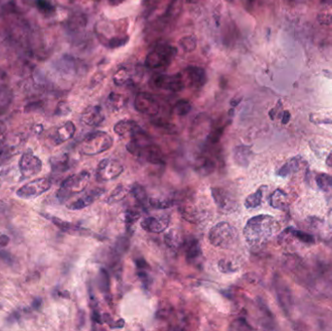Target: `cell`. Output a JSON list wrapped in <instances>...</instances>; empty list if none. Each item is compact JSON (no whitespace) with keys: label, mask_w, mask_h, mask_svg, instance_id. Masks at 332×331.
Here are the masks:
<instances>
[{"label":"cell","mask_w":332,"mask_h":331,"mask_svg":"<svg viewBox=\"0 0 332 331\" xmlns=\"http://www.w3.org/2000/svg\"><path fill=\"white\" fill-rule=\"evenodd\" d=\"M45 218L51 220V221L55 224L56 227H58L61 231L69 233V234H79V235H88L90 234V231L88 229L82 228L76 224L70 223L68 221H63L59 218L56 217H49L46 215H43Z\"/></svg>","instance_id":"cell-19"},{"label":"cell","mask_w":332,"mask_h":331,"mask_svg":"<svg viewBox=\"0 0 332 331\" xmlns=\"http://www.w3.org/2000/svg\"><path fill=\"white\" fill-rule=\"evenodd\" d=\"M300 166H301V158L299 156H295V157L289 159L277 171L276 174L279 177L286 178V177H289L292 174L296 173L300 169Z\"/></svg>","instance_id":"cell-25"},{"label":"cell","mask_w":332,"mask_h":331,"mask_svg":"<svg viewBox=\"0 0 332 331\" xmlns=\"http://www.w3.org/2000/svg\"><path fill=\"white\" fill-rule=\"evenodd\" d=\"M179 212L184 220L192 223H196L199 220L198 211L192 205H184L179 207Z\"/></svg>","instance_id":"cell-29"},{"label":"cell","mask_w":332,"mask_h":331,"mask_svg":"<svg viewBox=\"0 0 332 331\" xmlns=\"http://www.w3.org/2000/svg\"><path fill=\"white\" fill-rule=\"evenodd\" d=\"M109 327L112 328V329H115V328H122L125 326V320L124 319H119L117 321H112L110 324H108Z\"/></svg>","instance_id":"cell-49"},{"label":"cell","mask_w":332,"mask_h":331,"mask_svg":"<svg viewBox=\"0 0 332 331\" xmlns=\"http://www.w3.org/2000/svg\"><path fill=\"white\" fill-rule=\"evenodd\" d=\"M287 194L282 190H276L270 196V205L275 209L286 210L288 206Z\"/></svg>","instance_id":"cell-28"},{"label":"cell","mask_w":332,"mask_h":331,"mask_svg":"<svg viewBox=\"0 0 332 331\" xmlns=\"http://www.w3.org/2000/svg\"><path fill=\"white\" fill-rule=\"evenodd\" d=\"M149 206L153 209H167L172 207L175 204L174 200L164 199V198H151L149 197Z\"/></svg>","instance_id":"cell-36"},{"label":"cell","mask_w":332,"mask_h":331,"mask_svg":"<svg viewBox=\"0 0 332 331\" xmlns=\"http://www.w3.org/2000/svg\"><path fill=\"white\" fill-rule=\"evenodd\" d=\"M114 140L107 132L96 131L84 138L80 151L86 155H96L106 152L112 148Z\"/></svg>","instance_id":"cell-6"},{"label":"cell","mask_w":332,"mask_h":331,"mask_svg":"<svg viewBox=\"0 0 332 331\" xmlns=\"http://www.w3.org/2000/svg\"><path fill=\"white\" fill-rule=\"evenodd\" d=\"M53 185L51 178H38L28 182L17 191V196L22 199H34L48 192Z\"/></svg>","instance_id":"cell-7"},{"label":"cell","mask_w":332,"mask_h":331,"mask_svg":"<svg viewBox=\"0 0 332 331\" xmlns=\"http://www.w3.org/2000/svg\"><path fill=\"white\" fill-rule=\"evenodd\" d=\"M164 242L166 246L174 252H177L181 247H183L184 241L180 233L175 229H170L164 235Z\"/></svg>","instance_id":"cell-26"},{"label":"cell","mask_w":332,"mask_h":331,"mask_svg":"<svg viewBox=\"0 0 332 331\" xmlns=\"http://www.w3.org/2000/svg\"><path fill=\"white\" fill-rule=\"evenodd\" d=\"M0 261L6 263L9 266H14L16 263L14 257L10 253L1 250H0Z\"/></svg>","instance_id":"cell-44"},{"label":"cell","mask_w":332,"mask_h":331,"mask_svg":"<svg viewBox=\"0 0 332 331\" xmlns=\"http://www.w3.org/2000/svg\"><path fill=\"white\" fill-rule=\"evenodd\" d=\"M170 224V217L163 215L160 217H147L141 221V227L150 233H161Z\"/></svg>","instance_id":"cell-13"},{"label":"cell","mask_w":332,"mask_h":331,"mask_svg":"<svg viewBox=\"0 0 332 331\" xmlns=\"http://www.w3.org/2000/svg\"><path fill=\"white\" fill-rule=\"evenodd\" d=\"M290 119H291V114L289 111H286L284 113V116H283V119H282V123L284 124H288L290 122Z\"/></svg>","instance_id":"cell-52"},{"label":"cell","mask_w":332,"mask_h":331,"mask_svg":"<svg viewBox=\"0 0 332 331\" xmlns=\"http://www.w3.org/2000/svg\"><path fill=\"white\" fill-rule=\"evenodd\" d=\"M130 193L134 196V198L137 200V202L142 207L146 208L147 206H149V203H148L149 196L147 194V192L141 185H139L138 183H135L132 185V187L130 188Z\"/></svg>","instance_id":"cell-27"},{"label":"cell","mask_w":332,"mask_h":331,"mask_svg":"<svg viewBox=\"0 0 332 331\" xmlns=\"http://www.w3.org/2000/svg\"><path fill=\"white\" fill-rule=\"evenodd\" d=\"M104 192H105V190L102 189V188H95V189L91 190L90 192L85 193L77 200L71 202L70 204L67 205V208L69 210L78 211V210H82L85 208L89 207L90 205H92L97 200L98 197H100L104 193Z\"/></svg>","instance_id":"cell-15"},{"label":"cell","mask_w":332,"mask_h":331,"mask_svg":"<svg viewBox=\"0 0 332 331\" xmlns=\"http://www.w3.org/2000/svg\"><path fill=\"white\" fill-rule=\"evenodd\" d=\"M183 247L185 249V253H186V258L187 261L191 263H197L199 262L201 256H202V252H201V248L199 245V242L194 238H188L184 241Z\"/></svg>","instance_id":"cell-18"},{"label":"cell","mask_w":332,"mask_h":331,"mask_svg":"<svg viewBox=\"0 0 332 331\" xmlns=\"http://www.w3.org/2000/svg\"><path fill=\"white\" fill-rule=\"evenodd\" d=\"M137 275H138L139 279L141 280V282L143 283V285H144L145 287L149 286V284L151 283V279H150V277L148 275V273H147L145 270H140V269H139Z\"/></svg>","instance_id":"cell-46"},{"label":"cell","mask_w":332,"mask_h":331,"mask_svg":"<svg viewBox=\"0 0 332 331\" xmlns=\"http://www.w3.org/2000/svg\"><path fill=\"white\" fill-rule=\"evenodd\" d=\"M91 179V174L88 171H82L80 173L71 175L64 180L59 190L56 193V197L60 202H65L72 196L81 193L87 188L89 181Z\"/></svg>","instance_id":"cell-4"},{"label":"cell","mask_w":332,"mask_h":331,"mask_svg":"<svg viewBox=\"0 0 332 331\" xmlns=\"http://www.w3.org/2000/svg\"><path fill=\"white\" fill-rule=\"evenodd\" d=\"M42 167L41 159L31 150L24 152L19 160V169L23 180L29 179L38 175L42 171Z\"/></svg>","instance_id":"cell-8"},{"label":"cell","mask_w":332,"mask_h":331,"mask_svg":"<svg viewBox=\"0 0 332 331\" xmlns=\"http://www.w3.org/2000/svg\"><path fill=\"white\" fill-rule=\"evenodd\" d=\"M177 55V49L169 44H157L148 54L145 65L151 69H164Z\"/></svg>","instance_id":"cell-5"},{"label":"cell","mask_w":332,"mask_h":331,"mask_svg":"<svg viewBox=\"0 0 332 331\" xmlns=\"http://www.w3.org/2000/svg\"><path fill=\"white\" fill-rule=\"evenodd\" d=\"M72 160L67 153H62L55 155L50 158V164L52 167L53 172L55 173H63L69 170L72 166Z\"/></svg>","instance_id":"cell-24"},{"label":"cell","mask_w":332,"mask_h":331,"mask_svg":"<svg viewBox=\"0 0 332 331\" xmlns=\"http://www.w3.org/2000/svg\"><path fill=\"white\" fill-rule=\"evenodd\" d=\"M318 188L323 192H328L332 189V177L325 173H319L316 177Z\"/></svg>","instance_id":"cell-35"},{"label":"cell","mask_w":332,"mask_h":331,"mask_svg":"<svg viewBox=\"0 0 332 331\" xmlns=\"http://www.w3.org/2000/svg\"><path fill=\"white\" fill-rule=\"evenodd\" d=\"M108 1H109V3H110L111 5H113V6H117V5L121 4V3H123L125 0H108Z\"/></svg>","instance_id":"cell-55"},{"label":"cell","mask_w":332,"mask_h":331,"mask_svg":"<svg viewBox=\"0 0 332 331\" xmlns=\"http://www.w3.org/2000/svg\"><path fill=\"white\" fill-rule=\"evenodd\" d=\"M222 131H223V128H222V127H218V128L213 129V130L210 132V134L208 135V142H209L211 145L218 144V143L220 142V139H221Z\"/></svg>","instance_id":"cell-43"},{"label":"cell","mask_w":332,"mask_h":331,"mask_svg":"<svg viewBox=\"0 0 332 331\" xmlns=\"http://www.w3.org/2000/svg\"><path fill=\"white\" fill-rule=\"evenodd\" d=\"M211 194L218 206L224 213H230L234 210V201L232 196L221 188H211Z\"/></svg>","instance_id":"cell-14"},{"label":"cell","mask_w":332,"mask_h":331,"mask_svg":"<svg viewBox=\"0 0 332 331\" xmlns=\"http://www.w3.org/2000/svg\"><path fill=\"white\" fill-rule=\"evenodd\" d=\"M68 112H69V108L67 107V105H66L65 103H60V104L57 106V108H56L55 115H58V116L66 115Z\"/></svg>","instance_id":"cell-47"},{"label":"cell","mask_w":332,"mask_h":331,"mask_svg":"<svg viewBox=\"0 0 332 331\" xmlns=\"http://www.w3.org/2000/svg\"><path fill=\"white\" fill-rule=\"evenodd\" d=\"M185 88L198 89L203 87L207 81V75L203 68L197 66H189L180 72Z\"/></svg>","instance_id":"cell-12"},{"label":"cell","mask_w":332,"mask_h":331,"mask_svg":"<svg viewBox=\"0 0 332 331\" xmlns=\"http://www.w3.org/2000/svg\"><path fill=\"white\" fill-rule=\"evenodd\" d=\"M126 102H127L126 97L122 96V95L116 94V93L110 94V96L108 97V100H107V104H108L109 108L113 109V110H119V109L123 108Z\"/></svg>","instance_id":"cell-31"},{"label":"cell","mask_w":332,"mask_h":331,"mask_svg":"<svg viewBox=\"0 0 332 331\" xmlns=\"http://www.w3.org/2000/svg\"><path fill=\"white\" fill-rule=\"evenodd\" d=\"M134 107L139 113L154 117L160 110V104L155 97L148 93H140L134 100Z\"/></svg>","instance_id":"cell-11"},{"label":"cell","mask_w":332,"mask_h":331,"mask_svg":"<svg viewBox=\"0 0 332 331\" xmlns=\"http://www.w3.org/2000/svg\"><path fill=\"white\" fill-rule=\"evenodd\" d=\"M76 132V126L72 122H66L65 124L58 126L55 129L52 140L55 145H60L74 136Z\"/></svg>","instance_id":"cell-16"},{"label":"cell","mask_w":332,"mask_h":331,"mask_svg":"<svg viewBox=\"0 0 332 331\" xmlns=\"http://www.w3.org/2000/svg\"><path fill=\"white\" fill-rule=\"evenodd\" d=\"M5 131H6V125L2 121H0V137L5 133Z\"/></svg>","instance_id":"cell-54"},{"label":"cell","mask_w":332,"mask_h":331,"mask_svg":"<svg viewBox=\"0 0 332 331\" xmlns=\"http://www.w3.org/2000/svg\"><path fill=\"white\" fill-rule=\"evenodd\" d=\"M98 287L103 293L110 291V274L106 269H100L98 274Z\"/></svg>","instance_id":"cell-34"},{"label":"cell","mask_w":332,"mask_h":331,"mask_svg":"<svg viewBox=\"0 0 332 331\" xmlns=\"http://www.w3.org/2000/svg\"><path fill=\"white\" fill-rule=\"evenodd\" d=\"M280 229L279 222L269 215L251 218L244 227V237L251 248L260 249L265 245Z\"/></svg>","instance_id":"cell-1"},{"label":"cell","mask_w":332,"mask_h":331,"mask_svg":"<svg viewBox=\"0 0 332 331\" xmlns=\"http://www.w3.org/2000/svg\"><path fill=\"white\" fill-rule=\"evenodd\" d=\"M128 193H130V191H128L125 186H119L113 191L110 196L107 198V203L110 205L118 203L119 201L123 200Z\"/></svg>","instance_id":"cell-33"},{"label":"cell","mask_w":332,"mask_h":331,"mask_svg":"<svg viewBox=\"0 0 332 331\" xmlns=\"http://www.w3.org/2000/svg\"><path fill=\"white\" fill-rule=\"evenodd\" d=\"M216 161L207 154H201L195 160L194 168L196 172L201 176H209L216 169Z\"/></svg>","instance_id":"cell-20"},{"label":"cell","mask_w":332,"mask_h":331,"mask_svg":"<svg viewBox=\"0 0 332 331\" xmlns=\"http://www.w3.org/2000/svg\"><path fill=\"white\" fill-rule=\"evenodd\" d=\"M36 6L42 14L50 15L55 12V7L49 0H36Z\"/></svg>","instance_id":"cell-40"},{"label":"cell","mask_w":332,"mask_h":331,"mask_svg":"<svg viewBox=\"0 0 332 331\" xmlns=\"http://www.w3.org/2000/svg\"><path fill=\"white\" fill-rule=\"evenodd\" d=\"M237 231L227 221H221L214 225L208 234V239L211 245L217 248L230 249L237 240Z\"/></svg>","instance_id":"cell-3"},{"label":"cell","mask_w":332,"mask_h":331,"mask_svg":"<svg viewBox=\"0 0 332 331\" xmlns=\"http://www.w3.org/2000/svg\"><path fill=\"white\" fill-rule=\"evenodd\" d=\"M192 110V103L189 100H179L173 108V112L178 116H186Z\"/></svg>","instance_id":"cell-37"},{"label":"cell","mask_w":332,"mask_h":331,"mask_svg":"<svg viewBox=\"0 0 332 331\" xmlns=\"http://www.w3.org/2000/svg\"><path fill=\"white\" fill-rule=\"evenodd\" d=\"M263 188L259 189L256 193L250 194L249 196L246 197L245 199V207L247 209H254V208L259 207L262 204L263 200Z\"/></svg>","instance_id":"cell-32"},{"label":"cell","mask_w":332,"mask_h":331,"mask_svg":"<svg viewBox=\"0 0 332 331\" xmlns=\"http://www.w3.org/2000/svg\"><path fill=\"white\" fill-rule=\"evenodd\" d=\"M126 150L134 156L144 159L151 164H165L161 150L158 146L152 143L151 138L143 130L132 136V139L126 145Z\"/></svg>","instance_id":"cell-2"},{"label":"cell","mask_w":332,"mask_h":331,"mask_svg":"<svg viewBox=\"0 0 332 331\" xmlns=\"http://www.w3.org/2000/svg\"><path fill=\"white\" fill-rule=\"evenodd\" d=\"M142 130L139 124L130 120H122L118 122L114 126V131L119 136H125V135H135Z\"/></svg>","instance_id":"cell-21"},{"label":"cell","mask_w":332,"mask_h":331,"mask_svg":"<svg viewBox=\"0 0 332 331\" xmlns=\"http://www.w3.org/2000/svg\"><path fill=\"white\" fill-rule=\"evenodd\" d=\"M277 296H278V301L282 308L286 311V313L290 310L291 303V291L289 288L279 279L277 278L276 284Z\"/></svg>","instance_id":"cell-22"},{"label":"cell","mask_w":332,"mask_h":331,"mask_svg":"<svg viewBox=\"0 0 332 331\" xmlns=\"http://www.w3.org/2000/svg\"><path fill=\"white\" fill-rule=\"evenodd\" d=\"M288 232H290L293 236H295V238H297L299 241L303 242V243H307V244H310V243H314V237L312 235L308 234L306 232H303V231H300V230H297V229H294L292 227H290L288 229H286Z\"/></svg>","instance_id":"cell-38"},{"label":"cell","mask_w":332,"mask_h":331,"mask_svg":"<svg viewBox=\"0 0 332 331\" xmlns=\"http://www.w3.org/2000/svg\"><path fill=\"white\" fill-rule=\"evenodd\" d=\"M81 121L89 126H98L104 121V115L99 106H90L84 111Z\"/></svg>","instance_id":"cell-17"},{"label":"cell","mask_w":332,"mask_h":331,"mask_svg":"<svg viewBox=\"0 0 332 331\" xmlns=\"http://www.w3.org/2000/svg\"><path fill=\"white\" fill-rule=\"evenodd\" d=\"M179 43L185 52H193L196 47V39L194 36L183 37Z\"/></svg>","instance_id":"cell-41"},{"label":"cell","mask_w":332,"mask_h":331,"mask_svg":"<svg viewBox=\"0 0 332 331\" xmlns=\"http://www.w3.org/2000/svg\"><path fill=\"white\" fill-rule=\"evenodd\" d=\"M229 329H231V330H246V329H249V330H251L252 327L250 326L249 323L244 318H238L231 323Z\"/></svg>","instance_id":"cell-42"},{"label":"cell","mask_w":332,"mask_h":331,"mask_svg":"<svg viewBox=\"0 0 332 331\" xmlns=\"http://www.w3.org/2000/svg\"><path fill=\"white\" fill-rule=\"evenodd\" d=\"M135 264H136V267L137 269H140V270H146L147 268H149V265L148 263L146 262V261L144 259H138V260H135Z\"/></svg>","instance_id":"cell-48"},{"label":"cell","mask_w":332,"mask_h":331,"mask_svg":"<svg viewBox=\"0 0 332 331\" xmlns=\"http://www.w3.org/2000/svg\"><path fill=\"white\" fill-rule=\"evenodd\" d=\"M124 172V166L115 159H102L97 168L96 178L99 182H108L117 179Z\"/></svg>","instance_id":"cell-9"},{"label":"cell","mask_w":332,"mask_h":331,"mask_svg":"<svg viewBox=\"0 0 332 331\" xmlns=\"http://www.w3.org/2000/svg\"><path fill=\"white\" fill-rule=\"evenodd\" d=\"M151 82L154 88L172 93H178L185 88L180 73L173 75L155 74L152 76Z\"/></svg>","instance_id":"cell-10"},{"label":"cell","mask_w":332,"mask_h":331,"mask_svg":"<svg viewBox=\"0 0 332 331\" xmlns=\"http://www.w3.org/2000/svg\"><path fill=\"white\" fill-rule=\"evenodd\" d=\"M326 163H327V166L332 167V152H330V153H329V155L327 156V159H326Z\"/></svg>","instance_id":"cell-56"},{"label":"cell","mask_w":332,"mask_h":331,"mask_svg":"<svg viewBox=\"0 0 332 331\" xmlns=\"http://www.w3.org/2000/svg\"><path fill=\"white\" fill-rule=\"evenodd\" d=\"M253 151L250 146H237L233 151V159L237 166L248 167L253 157Z\"/></svg>","instance_id":"cell-23"},{"label":"cell","mask_w":332,"mask_h":331,"mask_svg":"<svg viewBox=\"0 0 332 331\" xmlns=\"http://www.w3.org/2000/svg\"><path fill=\"white\" fill-rule=\"evenodd\" d=\"M218 267H219V270L221 271V273H224V274H230V273H233V272L237 271V268H236L235 265L233 264L232 261L227 260V259L221 260L218 263Z\"/></svg>","instance_id":"cell-39"},{"label":"cell","mask_w":332,"mask_h":331,"mask_svg":"<svg viewBox=\"0 0 332 331\" xmlns=\"http://www.w3.org/2000/svg\"><path fill=\"white\" fill-rule=\"evenodd\" d=\"M10 243V238L8 235H0V249L6 247Z\"/></svg>","instance_id":"cell-50"},{"label":"cell","mask_w":332,"mask_h":331,"mask_svg":"<svg viewBox=\"0 0 332 331\" xmlns=\"http://www.w3.org/2000/svg\"><path fill=\"white\" fill-rule=\"evenodd\" d=\"M141 217V213L134 209H127L125 213V227L127 232L133 233V226Z\"/></svg>","instance_id":"cell-30"},{"label":"cell","mask_w":332,"mask_h":331,"mask_svg":"<svg viewBox=\"0 0 332 331\" xmlns=\"http://www.w3.org/2000/svg\"><path fill=\"white\" fill-rule=\"evenodd\" d=\"M42 305H43V301H42V299L40 297H38V298H35V299L32 301L31 307H32L33 310H40V309H41Z\"/></svg>","instance_id":"cell-51"},{"label":"cell","mask_w":332,"mask_h":331,"mask_svg":"<svg viewBox=\"0 0 332 331\" xmlns=\"http://www.w3.org/2000/svg\"><path fill=\"white\" fill-rule=\"evenodd\" d=\"M127 80V72L124 68L119 70L114 76V81L117 85H124Z\"/></svg>","instance_id":"cell-45"},{"label":"cell","mask_w":332,"mask_h":331,"mask_svg":"<svg viewBox=\"0 0 332 331\" xmlns=\"http://www.w3.org/2000/svg\"><path fill=\"white\" fill-rule=\"evenodd\" d=\"M20 317H21V314H20L19 312H14V313L9 317V320H10L11 322H14L16 320H19Z\"/></svg>","instance_id":"cell-53"}]
</instances>
